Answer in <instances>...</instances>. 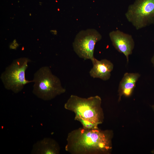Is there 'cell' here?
I'll return each instance as SVG.
<instances>
[{"label":"cell","instance_id":"cell-12","mask_svg":"<svg viewBox=\"0 0 154 154\" xmlns=\"http://www.w3.org/2000/svg\"><path fill=\"white\" fill-rule=\"evenodd\" d=\"M151 62L153 66H154V54L151 58Z\"/></svg>","mask_w":154,"mask_h":154},{"label":"cell","instance_id":"cell-9","mask_svg":"<svg viewBox=\"0 0 154 154\" xmlns=\"http://www.w3.org/2000/svg\"><path fill=\"white\" fill-rule=\"evenodd\" d=\"M140 76V74L137 73L126 72L124 74L119 86V101L121 100L122 96L128 97L131 95Z\"/></svg>","mask_w":154,"mask_h":154},{"label":"cell","instance_id":"cell-8","mask_svg":"<svg viewBox=\"0 0 154 154\" xmlns=\"http://www.w3.org/2000/svg\"><path fill=\"white\" fill-rule=\"evenodd\" d=\"M91 61L93 66L89 73L92 77L100 78L104 81L110 78L114 67L112 62L106 59L99 60L95 58Z\"/></svg>","mask_w":154,"mask_h":154},{"label":"cell","instance_id":"cell-2","mask_svg":"<svg viewBox=\"0 0 154 154\" xmlns=\"http://www.w3.org/2000/svg\"><path fill=\"white\" fill-rule=\"evenodd\" d=\"M101 103L102 99L98 96L86 98L72 95L64 107L74 113L75 120L81 118L99 125L104 119Z\"/></svg>","mask_w":154,"mask_h":154},{"label":"cell","instance_id":"cell-11","mask_svg":"<svg viewBox=\"0 0 154 154\" xmlns=\"http://www.w3.org/2000/svg\"><path fill=\"white\" fill-rule=\"evenodd\" d=\"M75 120L80 122L84 128L88 129H96L98 128V125L96 124L82 119L78 118Z\"/></svg>","mask_w":154,"mask_h":154},{"label":"cell","instance_id":"cell-7","mask_svg":"<svg viewBox=\"0 0 154 154\" xmlns=\"http://www.w3.org/2000/svg\"><path fill=\"white\" fill-rule=\"evenodd\" d=\"M109 36L114 47L118 52L125 55L128 63L129 56L132 54L135 46L132 36L116 30L110 32Z\"/></svg>","mask_w":154,"mask_h":154},{"label":"cell","instance_id":"cell-14","mask_svg":"<svg viewBox=\"0 0 154 154\" xmlns=\"http://www.w3.org/2000/svg\"><path fill=\"white\" fill-rule=\"evenodd\" d=\"M151 107H152L153 110L154 111V105H153Z\"/></svg>","mask_w":154,"mask_h":154},{"label":"cell","instance_id":"cell-1","mask_svg":"<svg viewBox=\"0 0 154 154\" xmlns=\"http://www.w3.org/2000/svg\"><path fill=\"white\" fill-rule=\"evenodd\" d=\"M112 136L111 130L80 127L68 133L65 149L72 154L109 153Z\"/></svg>","mask_w":154,"mask_h":154},{"label":"cell","instance_id":"cell-15","mask_svg":"<svg viewBox=\"0 0 154 154\" xmlns=\"http://www.w3.org/2000/svg\"><path fill=\"white\" fill-rule=\"evenodd\" d=\"M151 153L154 154V149L151 151Z\"/></svg>","mask_w":154,"mask_h":154},{"label":"cell","instance_id":"cell-3","mask_svg":"<svg viewBox=\"0 0 154 154\" xmlns=\"http://www.w3.org/2000/svg\"><path fill=\"white\" fill-rule=\"evenodd\" d=\"M33 80V93L43 100H52L66 91L59 78L52 74L48 66L39 68L35 73Z\"/></svg>","mask_w":154,"mask_h":154},{"label":"cell","instance_id":"cell-5","mask_svg":"<svg viewBox=\"0 0 154 154\" xmlns=\"http://www.w3.org/2000/svg\"><path fill=\"white\" fill-rule=\"evenodd\" d=\"M125 15L137 30L154 24V0H135Z\"/></svg>","mask_w":154,"mask_h":154},{"label":"cell","instance_id":"cell-6","mask_svg":"<svg viewBox=\"0 0 154 154\" xmlns=\"http://www.w3.org/2000/svg\"><path fill=\"white\" fill-rule=\"evenodd\" d=\"M102 38L101 34L94 29L82 30L75 37L72 43L73 50L80 58L91 61L94 58L96 44Z\"/></svg>","mask_w":154,"mask_h":154},{"label":"cell","instance_id":"cell-10","mask_svg":"<svg viewBox=\"0 0 154 154\" xmlns=\"http://www.w3.org/2000/svg\"><path fill=\"white\" fill-rule=\"evenodd\" d=\"M60 151L58 144L54 139L45 138L33 145L31 153L35 154H58Z\"/></svg>","mask_w":154,"mask_h":154},{"label":"cell","instance_id":"cell-13","mask_svg":"<svg viewBox=\"0 0 154 154\" xmlns=\"http://www.w3.org/2000/svg\"><path fill=\"white\" fill-rule=\"evenodd\" d=\"M50 32L51 33L54 35H56L57 34V32L56 30H51L50 31Z\"/></svg>","mask_w":154,"mask_h":154},{"label":"cell","instance_id":"cell-4","mask_svg":"<svg viewBox=\"0 0 154 154\" xmlns=\"http://www.w3.org/2000/svg\"><path fill=\"white\" fill-rule=\"evenodd\" d=\"M31 60L26 57H21L13 60L7 66L1 76L0 78L4 87L15 93L21 91L25 85L33 82V80H27L25 72Z\"/></svg>","mask_w":154,"mask_h":154}]
</instances>
